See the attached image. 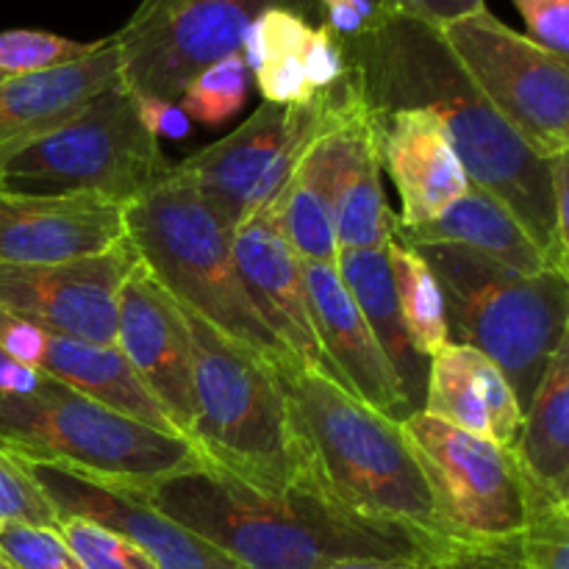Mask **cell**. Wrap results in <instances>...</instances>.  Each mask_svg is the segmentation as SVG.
<instances>
[{
  "label": "cell",
  "mask_w": 569,
  "mask_h": 569,
  "mask_svg": "<svg viewBox=\"0 0 569 569\" xmlns=\"http://www.w3.org/2000/svg\"><path fill=\"white\" fill-rule=\"evenodd\" d=\"M372 111L428 109L472 187L483 189L517 220L553 272L569 278V248L556 228L550 159H539L515 128L483 100L433 22L381 11L367 31L339 39Z\"/></svg>",
  "instance_id": "obj_1"
},
{
  "label": "cell",
  "mask_w": 569,
  "mask_h": 569,
  "mask_svg": "<svg viewBox=\"0 0 569 569\" xmlns=\"http://www.w3.org/2000/svg\"><path fill=\"white\" fill-rule=\"evenodd\" d=\"M144 498L178 526L226 550L244 569L422 561L470 548L417 528L367 520L298 487L281 495H261L206 465L156 483Z\"/></svg>",
  "instance_id": "obj_2"
},
{
  "label": "cell",
  "mask_w": 569,
  "mask_h": 569,
  "mask_svg": "<svg viewBox=\"0 0 569 569\" xmlns=\"http://www.w3.org/2000/svg\"><path fill=\"white\" fill-rule=\"evenodd\" d=\"M272 372L287 403L292 487L367 520L450 539L400 422L295 361H281Z\"/></svg>",
  "instance_id": "obj_3"
},
{
  "label": "cell",
  "mask_w": 569,
  "mask_h": 569,
  "mask_svg": "<svg viewBox=\"0 0 569 569\" xmlns=\"http://www.w3.org/2000/svg\"><path fill=\"white\" fill-rule=\"evenodd\" d=\"M126 237L178 306L270 367L292 361L239 278L233 231L176 164L148 192L126 203Z\"/></svg>",
  "instance_id": "obj_4"
},
{
  "label": "cell",
  "mask_w": 569,
  "mask_h": 569,
  "mask_svg": "<svg viewBox=\"0 0 569 569\" xmlns=\"http://www.w3.org/2000/svg\"><path fill=\"white\" fill-rule=\"evenodd\" d=\"M411 250L437 276L450 342L495 361L526 415L545 367L569 337V278L553 270H515L461 244Z\"/></svg>",
  "instance_id": "obj_5"
},
{
  "label": "cell",
  "mask_w": 569,
  "mask_h": 569,
  "mask_svg": "<svg viewBox=\"0 0 569 569\" xmlns=\"http://www.w3.org/2000/svg\"><path fill=\"white\" fill-rule=\"evenodd\" d=\"M0 450L142 495L206 465L178 433L117 415L50 376L28 395H0Z\"/></svg>",
  "instance_id": "obj_6"
},
{
  "label": "cell",
  "mask_w": 569,
  "mask_h": 569,
  "mask_svg": "<svg viewBox=\"0 0 569 569\" xmlns=\"http://www.w3.org/2000/svg\"><path fill=\"white\" fill-rule=\"evenodd\" d=\"M192 342L194 422L189 445L206 467L261 495L292 487L287 403L272 367L222 331L183 309Z\"/></svg>",
  "instance_id": "obj_7"
},
{
  "label": "cell",
  "mask_w": 569,
  "mask_h": 569,
  "mask_svg": "<svg viewBox=\"0 0 569 569\" xmlns=\"http://www.w3.org/2000/svg\"><path fill=\"white\" fill-rule=\"evenodd\" d=\"M167 170L170 161L139 120L137 100L122 81L61 126L0 150V189L89 192L122 206L148 192Z\"/></svg>",
  "instance_id": "obj_8"
},
{
  "label": "cell",
  "mask_w": 569,
  "mask_h": 569,
  "mask_svg": "<svg viewBox=\"0 0 569 569\" xmlns=\"http://www.w3.org/2000/svg\"><path fill=\"white\" fill-rule=\"evenodd\" d=\"M356 92L359 78L353 67H345L342 78L309 103H261L237 131L176 167L233 231L281 192L306 150L339 120Z\"/></svg>",
  "instance_id": "obj_9"
},
{
  "label": "cell",
  "mask_w": 569,
  "mask_h": 569,
  "mask_svg": "<svg viewBox=\"0 0 569 569\" xmlns=\"http://www.w3.org/2000/svg\"><path fill=\"white\" fill-rule=\"evenodd\" d=\"M437 28L483 100L539 159L569 153V59L503 26L487 3Z\"/></svg>",
  "instance_id": "obj_10"
},
{
  "label": "cell",
  "mask_w": 569,
  "mask_h": 569,
  "mask_svg": "<svg viewBox=\"0 0 569 569\" xmlns=\"http://www.w3.org/2000/svg\"><path fill=\"white\" fill-rule=\"evenodd\" d=\"M289 9L320 26L315 0H153L139 3L114 33L120 81L137 98L178 103L206 67L242 50L244 33L264 9Z\"/></svg>",
  "instance_id": "obj_11"
},
{
  "label": "cell",
  "mask_w": 569,
  "mask_h": 569,
  "mask_svg": "<svg viewBox=\"0 0 569 569\" xmlns=\"http://www.w3.org/2000/svg\"><path fill=\"white\" fill-rule=\"evenodd\" d=\"M450 539L509 542L528 522V487L509 448L415 411L400 422Z\"/></svg>",
  "instance_id": "obj_12"
},
{
  "label": "cell",
  "mask_w": 569,
  "mask_h": 569,
  "mask_svg": "<svg viewBox=\"0 0 569 569\" xmlns=\"http://www.w3.org/2000/svg\"><path fill=\"white\" fill-rule=\"evenodd\" d=\"M139 261L128 242L61 264H0V309L56 337L114 345L117 292Z\"/></svg>",
  "instance_id": "obj_13"
},
{
  "label": "cell",
  "mask_w": 569,
  "mask_h": 569,
  "mask_svg": "<svg viewBox=\"0 0 569 569\" xmlns=\"http://www.w3.org/2000/svg\"><path fill=\"white\" fill-rule=\"evenodd\" d=\"M114 348L164 409L172 428L189 442L194 422L192 342L181 306L142 259L131 267L117 292Z\"/></svg>",
  "instance_id": "obj_14"
},
{
  "label": "cell",
  "mask_w": 569,
  "mask_h": 569,
  "mask_svg": "<svg viewBox=\"0 0 569 569\" xmlns=\"http://www.w3.org/2000/svg\"><path fill=\"white\" fill-rule=\"evenodd\" d=\"M17 465L37 483L56 520L83 517L111 528L137 542L159 569H244L226 550L214 548L198 533L161 515L142 492L109 487L59 467L31 465V461H17Z\"/></svg>",
  "instance_id": "obj_15"
},
{
  "label": "cell",
  "mask_w": 569,
  "mask_h": 569,
  "mask_svg": "<svg viewBox=\"0 0 569 569\" xmlns=\"http://www.w3.org/2000/svg\"><path fill=\"white\" fill-rule=\"evenodd\" d=\"M126 239V206L89 192L0 189V264H61Z\"/></svg>",
  "instance_id": "obj_16"
},
{
  "label": "cell",
  "mask_w": 569,
  "mask_h": 569,
  "mask_svg": "<svg viewBox=\"0 0 569 569\" xmlns=\"http://www.w3.org/2000/svg\"><path fill=\"white\" fill-rule=\"evenodd\" d=\"M233 261L256 311L289 359L342 387V378L317 339L300 259L278 231L272 200L233 228Z\"/></svg>",
  "instance_id": "obj_17"
},
{
  "label": "cell",
  "mask_w": 569,
  "mask_h": 569,
  "mask_svg": "<svg viewBox=\"0 0 569 569\" xmlns=\"http://www.w3.org/2000/svg\"><path fill=\"white\" fill-rule=\"evenodd\" d=\"M317 153L339 248H383L392 239L395 211L383 198L372 111L361 98V87L339 120L317 139Z\"/></svg>",
  "instance_id": "obj_18"
},
{
  "label": "cell",
  "mask_w": 569,
  "mask_h": 569,
  "mask_svg": "<svg viewBox=\"0 0 569 569\" xmlns=\"http://www.w3.org/2000/svg\"><path fill=\"white\" fill-rule=\"evenodd\" d=\"M372 133L381 170L398 189L400 226H422L465 198L470 178L437 114L428 109L372 111Z\"/></svg>",
  "instance_id": "obj_19"
},
{
  "label": "cell",
  "mask_w": 569,
  "mask_h": 569,
  "mask_svg": "<svg viewBox=\"0 0 569 569\" xmlns=\"http://www.w3.org/2000/svg\"><path fill=\"white\" fill-rule=\"evenodd\" d=\"M300 272H303L317 339L337 376L342 378L345 392L395 422H403L406 417L415 415L400 392L387 356L381 353L365 317L345 289L337 267L300 259Z\"/></svg>",
  "instance_id": "obj_20"
},
{
  "label": "cell",
  "mask_w": 569,
  "mask_h": 569,
  "mask_svg": "<svg viewBox=\"0 0 569 569\" xmlns=\"http://www.w3.org/2000/svg\"><path fill=\"white\" fill-rule=\"evenodd\" d=\"M120 83V50L114 37L94 53L53 70L9 76L0 81V150L17 148L61 126L92 98Z\"/></svg>",
  "instance_id": "obj_21"
},
{
  "label": "cell",
  "mask_w": 569,
  "mask_h": 569,
  "mask_svg": "<svg viewBox=\"0 0 569 569\" xmlns=\"http://www.w3.org/2000/svg\"><path fill=\"white\" fill-rule=\"evenodd\" d=\"M511 453L526 478L528 515L569 506V337L545 367Z\"/></svg>",
  "instance_id": "obj_22"
},
{
  "label": "cell",
  "mask_w": 569,
  "mask_h": 569,
  "mask_svg": "<svg viewBox=\"0 0 569 569\" xmlns=\"http://www.w3.org/2000/svg\"><path fill=\"white\" fill-rule=\"evenodd\" d=\"M337 272L345 289L353 298L356 309L365 317L367 328L376 337L378 348L387 356L389 367L400 383L406 403L411 411H422L426 398V378L431 361L422 359L406 333L403 317H400L398 298H395L392 270H389L387 244L383 248H339Z\"/></svg>",
  "instance_id": "obj_23"
},
{
  "label": "cell",
  "mask_w": 569,
  "mask_h": 569,
  "mask_svg": "<svg viewBox=\"0 0 569 569\" xmlns=\"http://www.w3.org/2000/svg\"><path fill=\"white\" fill-rule=\"evenodd\" d=\"M39 372L53 381L87 395L94 403L144 422L164 433H178L153 395L133 376L131 365L114 345H92L81 339L44 333V348L39 356ZM181 437V433H178Z\"/></svg>",
  "instance_id": "obj_24"
},
{
  "label": "cell",
  "mask_w": 569,
  "mask_h": 569,
  "mask_svg": "<svg viewBox=\"0 0 569 569\" xmlns=\"http://www.w3.org/2000/svg\"><path fill=\"white\" fill-rule=\"evenodd\" d=\"M392 239L406 248L420 244H461V248L478 250L489 259L509 264L522 272L550 270L537 244L526 237L515 217L489 198L483 189L472 187L461 200L422 226H400L398 214L392 220Z\"/></svg>",
  "instance_id": "obj_25"
},
{
  "label": "cell",
  "mask_w": 569,
  "mask_h": 569,
  "mask_svg": "<svg viewBox=\"0 0 569 569\" xmlns=\"http://www.w3.org/2000/svg\"><path fill=\"white\" fill-rule=\"evenodd\" d=\"M272 211H276L278 231L298 259L337 264V228H333V211L317 142L306 150L289 181L272 198Z\"/></svg>",
  "instance_id": "obj_26"
},
{
  "label": "cell",
  "mask_w": 569,
  "mask_h": 569,
  "mask_svg": "<svg viewBox=\"0 0 569 569\" xmlns=\"http://www.w3.org/2000/svg\"><path fill=\"white\" fill-rule=\"evenodd\" d=\"M387 259L389 270H392L395 298H398L411 348L422 359L431 361L450 342L448 315H445V300L437 276L417 250L406 248L395 239L387 242Z\"/></svg>",
  "instance_id": "obj_27"
},
{
  "label": "cell",
  "mask_w": 569,
  "mask_h": 569,
  "mask_svg": "<svg viewBox=\"0 0 569 569\" xmlns=\"http://www.w3.org/2000/svg\"><path fill=\"white\" fill-rule=\"evenodd\" d=\"M422 415L492 442V428H489L487 409H483V400L478 395L476 381H472L465 345L448 342L431 359Z\"/></svg>",
  "instance_id": "obj_28"
},
{
  "label": "cell",
  "mask_w": 569,
  "mask_h": 569,
  "mask_svg": "<svg viewBox=\"0 0 569 569\" xmlns=\"http://www.w3.org/2000/svg\"><path fill=\"white\" fill-rule=\"evenodd\" d=\"M250 70L239 53L226 56L217 64L206 67L198 78H192L183 94L178 98V106L189 120H198L203 126H222L248 100Z\"/></svg>",
  "instance_id": "obj_29"
},
{
  "label": "cell",
  "mask_w": 569,
  "mask_h": 569,
  "mask_svg": "<svg viewBox=\"0 0 569 569\" xmlns=\"http://www.w3.org/2000/svg\"><path fill=\"white\" fill-rule=\"evenodd\" d=\"M106 39L98 42H76V39L59 37L48 31H31V28H14L0 33V76H28V72L53 70V67L70 64L103 48Z\"/></svg>",
  "instance_id": "obj_30"
},
{
  "label": "cell",
  "mask_w": 569,
  "mask_h": 569,
  "mask_svg": "<svg viewBox=\"0 0 569 569\" xmlns=\"http://www.w3.org/2000/svg\"><path fill=\"white\" fill-rule=\"evenodd\" d=\"M56 531L83 569H159L137 542L83 517H64Z\"/></svg>",
  "instance_id": "obj_31"
},
{
  "label": "cell",
  "mask_w": 569,
  "mask_h": 569,
  "mask_svg": "<svg viewBox=\"0 0 569 569\" xmlns=\"http://www.w3.org/2000/svg\"><path fill=\"white\" fill-rule=\"evenodd\" d=\"M467 365H470L472 381H476L478 395L483 400V409H487L489 428H492V442L511 450L522 428V409L515 398V389L509 387L500 367L495 361H489L483 353H478V350L467 348Z\"/></svg>",
  "instance_id": "obj_32"
},
{
  "label": "cell",
  "mask_w": 569,
  "mask_h": 569,
  "mask_svg": "<svg viewBox=\"0 0 569 569\" xmlns=\"http://www.w3.org/2000/svg\"><path fill=\"white\" fill-rule=\"evenodd\" d=\"M520 569H569V506H545L528 515L517 537Z\"/></svg>",
  "instance_id": "obj_33"
},
{
  "label": "cell",
  "mask_w": 569,
  "mask_h": 569,
  "mask_svg": "<svg viewBox=\"0 0 569 569\" xmlns=\"http://www.w3.org/2000/svg\"><path fill=\"white\" fill-rule=\"evenodd\" d=\"M0 559L11 569H83L53 528L0 526Z\"/></svg>",
  "instance_id": "obj_34"
},
{
  "label": "cell",
  "mask_w": 569,
  "mask_h": 569,
  "mask_svg": "<svg viewBox=\"0 0 569 569\" xmlns=\"http://www.w3.org/2000/svg\"><path fill=\"white\" fill-rule=\"evenodd\" d=\"M0 526L59 528L53 509L11 456L0 450Z\"/></svg>",
  "instance_id": "obj_35"
},
{
  "label": "cell",
  "mask_w": 569,
  "mask_h": 569,
  "mask_svg": "<svg viewBox=\"0 0 569 569\" xmlns=\"http://www.w3.org/2000/svg\"><path fill=\"white\" fill-rule=\"evenodd\" d=\"M328 569H520L517 539L495 545H470L445 559L422 561H339Z\"/></svg>",
  "instance_id": "obj_36"
},
{
  "label": "cell",
  "mask_w": 569,
  "mask_h": 569,
  "mask_svg": "<svg viewBox=\"0 0 569 569\" xmlns=\"http://www.w3.org/2000/svg\"><path fill=\"white\" fill-rule=\"evenodd\" d=\"M259 92L264 103L276 106H298L309 103L317 92H311L309 81H306L303 70V50H292V53L270 56L253 70Z\"/></svg>",
  "instance_id": "obj_37"
},
{
  "label": "cell",
  "mask_w": 569,
  "mask_h": 569,
  "mask_svg": "<svg viewBox=\"0 0 569 569\" xmlns=\"http://www.w3.org/2000/svg\"><path fill=\"white\" fill-rule=\"evenodd\" d=\"M531 39L550 53L569 59V0H511Z\"/></svg>",
  "instance_id": "obj_38"
},
{
  "label": "cell",
  "mask_w": 569,
  "mask_h": 569,
  "mask_svg": "<svg viewBox=\"0 0 569 569\" xmlns=\"http://www.w3.org/2000/svg\"><path fill=\"white\" fill-rule=\"evenodd\" d=\"M342 42L337 33L326 26H315L309 42L303 48V70L311 92H322L331 83H337L345 72Z\"/></svg>",
  "instance_id": "obj_39"
},
{
  "label": "cell",
  "mask_w": 569,
  "mask_h": 569,
  "mask_svg": "<svg viewBox=\"0 0 569 569\" xmlns=\"http://www.w3.org/2000/svg\"><path fill=\"white\" fill-rule=\"evenodd\" d=\"M320 26L331 28L339 39H353L381 14L376 0H315Z\"/></svg>",
  "instance_id": "obj_40"
},
{
  "label": "cell",
  "mask_w": 569,
  "mask_h": 569,
  "mask_svg": "<svg viewBox=\"0 0 569 569\" xmlns=\"http://www.w3.org/2000/svg\"><path fill=\"white\" fill-rule=\"evenodd\" d=\"M44 333L48 331L37 328L33 322L20 320V317L0 309V350L9 359H14L17 365L37 370L39 356H42L44 348Z\"/></svg>",
  "instance_id": "obj_41"
},
{
  "label": "cell",
  "mask_w": 569,
  "mask_h": 569,
  "mask_svg": "<svg viewBox=\"0 0 569 569\" xmlns=\"http://www.w3.org/2000/svg\"><path fill=\"white\" fill-rule=\"evenodd\" d=\"M137 111L142 126L153 133L156 139L159 137H170V139H183L189 131H192V120L183 114V109L178 103H170V100H159V98H137Z\"/></svg>",
  "instance_id": "obj_42"
},
{
  "label": "cell",
  "mask_w": 569,
  "mask_h": 569,
  "mask_svg": "<svg viewBox=\"0 0 569 569\" xmlns=\"http://www.w3.org/2000/svg\"><path fill=\"white\" fill-rule=\"evenodd\" d=\"M381 11H400V14H415L420 20L439 22L453 20V17L465 14V11L476 9L483 0H376Z\"/></svg>",
  "instance_id": "obj_43"
},
{
  "label": "cell",
  "mask_w": 569,
  "mask_h": 569,
  "mask_svg": "<svg viewBox=\"0 0 569 569\" xmlns=\"http://www.w3.org/2000/svg\"><path fill=\"white\" fill-rule=\"evenodd\" d=\"M44 372L17 365L0 350V395H28L44 383Z\"/></svg>",
  "instance_id": "obj_44"
},
{
  "label": "cell",
  "mask_w": 569,
  "mask_h": 569,
  "mask_svg": "<svg viewBox=\"0 0 569 569\" xmlns=\"http://www.w3.org/2000/svg\"><path fill=\"white\" fill-rule=\"evenodd\" d=\"M0 569H11V567H9V565H6V561H3V559H0Z\"/></svg>",
  "instance_id": "obj_45"
},
{
  "label": "cell",
  "mask_w": 569,
  "mask_h": 569,
  "mask_svg": "<svg viewBox=\"0 0 569 569\" xmlns=\"http://www.w3.org/2000/svg\"><path fill=\"white\" fill-rule=\"evenodd\" d=\"M142 3H153V0H142Z\"/></svg>",
  "instance_id": "obj_46"
},
{
  "label": "cell",
  "mask_w": 569,
  "mask_h": 569,
  "mask_svg": "<svg viewBox=\"0 0 569 569\" xmlns=\"http://www.w3.org/2000/svg\"><path fill=\"white\" fill-rule=\"evenodd\" d=\"M0 81H3V76H0Z\"/></svg>",
  "instance_id": "obj_47"
}]
</instances>
